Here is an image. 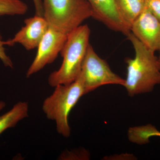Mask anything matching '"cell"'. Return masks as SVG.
Masks as SVG:
<instances>
[{
  "label": "cell",
  "instance_id": "12",
  "mask_svg": "<svg viewBox=\"0 0 160 160\" xmlns=\"http://www.w3.org/2000/svg\"><path fill=\"white\" fill-rule=\"evenodd\" d=\"M160 132L155 126L148 124L145 126L130 128L128 131L129 140L139 145H144L149 142L152 137L158 136Z\"/></svg>",
  "mask_w": 160,
  "mask_h": 160
},
{
  "label": "cell",
  "instance_id": "18",
  "mask_svg": "<svg viewBox=\"0 0 160 160\" xmlns=\"http://www.w3.org/2000/svg\"><path fill=\"white\" fill-rule=\"evenodd\" d=\"M6 106V103L2 101H0V111L4 109Z\"/></svg>",
  "mask_w": 160,
  "mask_h": 160
},
{
  "label": "cell",
  "instance_id": "5",
  "mask_svg": "<svg viewBox=\"0 0 160 160\" xmlns=\"http://www.w3.org/2000/svg\"><path fill=\"white\" fill-rule=\"evenodd\" d=\"M81 74L86 94L106 85L124 86L125 79L112 71L105 60L95 52L89 44L82 66Z\"/></svg>",
  "mask_w": 160,
  "mask_h": 160
},
{
  "label": "cell",
  "instance_id": "2",
  "mask_svg": "<svg viewBox=\"0 0 160 160\" xmlns=\"http://www.w3.org/2000/svg\"><path fill=\"white\" fill-rule=\"evenodd\" d=\"M90 29L87 25H81L68 34L61 56L62 63L59 69L52 72L48 83L52 87L74 82L82 71V66L89 44Z\"/></svg>",
  "mask_w": 160,
  "mask_h": 160
},
{
  "label": "cell",
  "instance_id": "14",
  "mask_svg": "<svg viewBox=\"0 0 160 160\" xmlns=\"http://www.w3.org/2000/svg\"><path fill=\"white\" fill-rule=\"evenodd\" d=\"M90 158V155L88 151L85 149H81L74 150L72 151H67L63 152V154L61 155V158L63 159H72V158H81V159L88 160Z\"/></svg>",
  "mask_w": 160,
  "mask_h": 160
},
{
  "label": "cell",
  "instance_id": "6",
  "mask_svg": "<svg viewBox=\"0 0 160 160\" xmlns=\"http://www.w3.org/2000/svg\"><path fill=\"white\" fill-rule=\"evenodd\" d=\"M68 34L49 27L38 47V51L33 62L26 72L29 78L53 62L62 49Z\"/></svg>",
  "mask_w": 160,
  "mask_h": 160
},
{
  "label": "cell",
  "instance_id": "11",
  "mask_svg": "<svg viewBox=\"0 0 160 160\" xmlns=\"http://www.w3.org/2000/svg\"><path fill=\"white\" fill-rule=\"evenodd\" d=\"M29 104L19 102L15 104L9 111L0 116V135L9 128L16 126L21 120L28 117Z\"/></svg>",
  "mask_w": 160,
  "mask_h": 160
},
{
  "label": "cell",
  "instance_id": "17",
  "mask_svg": "<svg viewBox=\"0 0 160 160\" xmlns=\"http://www.w3.org/2000/svg\"><path fill=\"white\" fill-rule=\"evenodd\" d=\"M35 10V15L44 17L42 0H32Z\"/></svg>",
  "mask_w": 160,
  "mask_h": 160
},
{
  "label": "cell",
  "instance_id": "1",
  "mask_svg": "<svg viewBox=\"0 0 160 160\" xmlns=\"http://www.w3.org/2000/svg\"><path fill=\"white\" fill-rule=\"evenodd\" d=\"M127 37L133 46L135 56L126 59L127 76L123 86L130 97L150 92L160 84L158 58L131 32Z\"/></svg>",
  "mask_w": 160,
  "mask_h": 160
},
{
  "label": "cell",
  "instance_id": "16",
  "mask_svg": "<svg viewBox=\"0 0 160 160\" xmlns=\"http://www.w3.org/2000/svg\"><path fill=\"white\" fill-rule=\"evenodd\" d=\"M146 6L160 22V0H146Z\"/></svg>",
  "mask_w": 160,
  "mask_h": 160
},
{
  "label": "cell",
  "instance_id": "3",
  "mask_svg": "<svg viewBox=\"0 0 160 160\" xmlns=\"http://www.w3.org/2000/svg\"><path fill=\"white\" fill-rule=\"evenodd\" d=\"M54 88L53 93L43 102L42 110L48 119L55 122L58 133L63 137L69 138V113L81 98L86 94L82 76L80 73L73 82L58 85Z\"/></svg>",
  "mask_w": 160,
  "mask_h": 160
},
{
  "label": "cell",
  "instance_id": "13",
  "mask_svg": "<svg viewBox=\"0 0 160 160\" xmlns=\"http://www.w3.org/2000/svg\"><path fill=\"white\" fill-rule=\"evenodd\" d=\"M28 10L27 5L21 0H0V16L22 15Z\"/></svg>",
  "mask_w": 160,
  "mask_h": 160
},
{
  "label": "cell",
  "instance_id": "15",
  "mask_svg": "<svg viewBox=\"0 0 160 160\" xmlns=\"http://www.w3.org/2000/svg\"><path fill=\"white\" fill-rule=\"evenodd\" d=\"M7 46V41H3L2 38L0 34V60L6 67L12 68L13 64L10 58L6 52L5 46Z\"/></svg>",
  "mask_w": 160,
  "mask_h": 160
},
{
  "label": "cell",
  "instance_id": "10",
  "mask_svg": "<svg viewBox=\"0 0 160 160\" xmlns=\"http://www.w3.org/2000/svg\"><path fill=\"white\" fill-rule=\"evenodd\" d=\"M121 17L129 28L146 7V0H115Z\"/></svg>",
  "mask_w": 160,
  "mask_h": 160
},
{
  "label": "cell",
  "instance_id": "19",
  "mask_svg": "<svg viewBox=\"0 0 160 160\" xmlns=\"http://www.w3.org/2000/svg\"><path fill=\"white\" fill-rule=\"evenodd\" d=\"M159 51H160V55H159V58H158V60H159V62L160 63V49Z\"/></svg>",
  "mask_w": 160,
  "mask_h": 160
},
{
  "label": "cell",
  "instance_id": "7",
  "mask_svg": "<svg viewBox=\"0 0 160 160\" xmlns=\"http://www.w3.org/2000/svg\"><path fill=\"white\" fill-rule=\"evenodd\" d=\"M130 32L150 50L159 51L160 22L146 6L131 25Z\"/></svg>",
  "mask_w": 160,
  "mask_h": 160
},
{
  "label": "cell",
  "instance_id": "8",
  "mask_svg": "<svg viewBox=\"0 0 160 160\" xmlns=\"http://www.w3.org/2000/svg\"><path fill=\"white\" fill-rule=\"evenodd\" d=\"M25 26L7 41V46H12L18 43L27 50L37 48L43 37L49 28V25L43 16L35 15L24 21Z\"/></svg>",
  "mask_w": 160,
  "mask_h": 160
},
{
  "label": "cell",
  "instance_id": "20",
  "mask_svg": "<svg viewBox=\"0 0 160 160\" xmlns=\"http://www.w3.org/2000/svg\"><path fill=\"white\" fill-rule=\"evenodd\" d=\"M159 136L160 137V133L159 135Z\"/></svg>",
  "mask_w": 160,
  "mask_h": 160
},
{
  "label": "cell",
  "instance_id": "9",
  "mask_svg": "<svg viewBox=\"0 0 160 160\" xmlns=\"http://www.w3.org/2000/svg\"><path fill=\"white\" fill-rule=\"evenodd\" d=\"M92 11V18L103 23L109 29L126 35L130 29L121 17L115 0H87Z\"/></svg>",
  "mask_w": 160,
  "mask_h": 160
},
{
  "label": "cell",
  "instance_id": "4",
  "mask_svg": "<svg viewBox=\"0 0 160 160\" xmlns=\"http://www.w3.org/2000/svg\"><path fill=\"white\" fill-rule=\"evenodd\" d=\"M44 17L49 27L68 34L83 22L92 18L87 0H42Z\"/></svg>",
  "mask_w": 160,
  "mask_h": 160
}]
</instances>
